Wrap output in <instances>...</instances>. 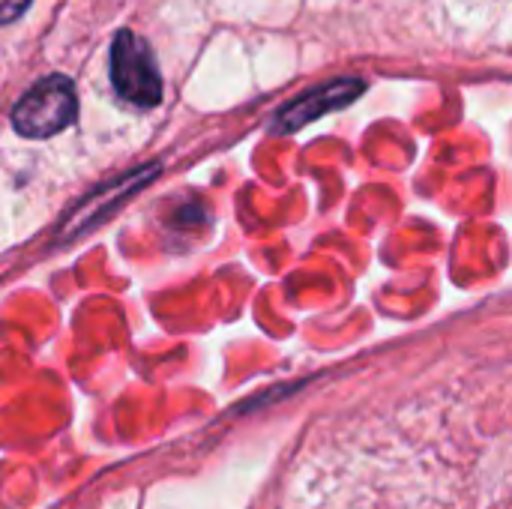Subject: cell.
<instances>
[{
    "instance_id": "cell-1",
    "label": "cell",
    "mask_w": 512,
    "mask_h": 509,
    "mask_svg": "<svg viewBox=\"0 0 512 509\" xmlns=\"http://www.w3.org/2000/svg\"><path fill=\"white\" fill-rule=\"evenodd\" d=\"M75 87L66 75H48L33 84L12 111V126L24 138H48L75 120Z\"/></svg>"
},
{
    "instance_id": "cell-2",
    "label": "cell",
    "mask_w": 512,
    "mask_h": 509,
    "mask_svg": "<svg viewBox=\"0 0 512 509\" xmlns=\"http://www.w3.org/2000/svg\"><path fill=\"white\" fill-rule=\"evenodd\" d=\"M111 81L117 93L138 108H153L162 102V75L156 57L132 30H120L111 45Z\"/></svg>"
},
{
    "instance_id": "cell-3",
    "label": "cell",
    "mask_w": 512,
    "mask_h": 509,
    "mask_svg": "<svg viewBox=\"0 0 512 509\" xmlns=\"http://www.w3.org/2000/svg\"><path fill=\"white\" fill-rule=\"evenodd\" d=\"M360 93H363V81H333V84L315 87L306 96H300L297 102H291L288 108H282V114L276 117V132H294V129L312 123L315 117L354 102Z\"/></svg>"
},
{
    "instance_id": "cell-4",
    "label": "cell",
    "mask_w": 512,
    "mask_h": 509,
    "mask_svg": "<svg viewBox=\"0 0 512 509\" xmlns=\"http://www.w3.org/2000/svg\"><path fill=\"white\" fill-rule=\"evenodd\" d=\"M27 6H30V0H0V24L15 21Z\"/></svg>"
}]
</instances>
